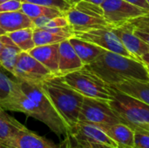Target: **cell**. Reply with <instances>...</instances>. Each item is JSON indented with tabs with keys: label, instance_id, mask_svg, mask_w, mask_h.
<instances>
[{
	"label": "cell",
	"instance_id": "obj_41",
	"mask_svg": "<svg viewBox=\"0 0 149 148\" xmlns=\"http://www.w3.org/2000/svg\"><path fill=\"white\" fill-rule=\"evenodd\" d=\"M117 148H127V147H123V146H120V145H118V147Z\"/></svg>",
	"mask_w": 149,
	"mask_h": 148
},
{
	"label": "cell",
	"instance_id": "obj_6",
	"mask_svg": "<svg viewBox=\"0 0 149 148\" xmlns=\"http://www.w3.org/2000/svg\"><path fill=\"white\" fill-rule=\"evenodd\" d=\"M63 77L72 88L84 97L105 100L112 99L111 86L85 66Z\"/></svg>",
	"mask_w": 149,
	"mask_h": 148
},
{
	"label": "cell",
	"instance_id": "obj_43",
	"mask_svg": "<svg viewBox=\"0 0 149 148\" xmlns=\"http://www.w3.org/2000/svg\"><path fill=\"white\" fill-rule=\"evenodd\" d=\"M5 1H8V0H0V3H3Z\"/></svg>",
	"mask_w": 149,
	"mask_h": 148
},
{
	"label": "cell",
	"instance_id": "obj_45",
	"mask_svg": "<svg viewBox=\"0 0 149 148\" xmlns=\"http://www.w3.org/2000/svg\"><path fill=\"white\" fill-rule=\"evenodd\" d=\"M146 1H147V3H148V5H149V0H146Z\"/></svg>",
	"mask_w": 149,
	"mask_h": 148
},
{
	"label": "cell",
	"instance_id": "obj_7",
	"mask_svg": "<svg viewBox=\"0 0 149 148\" xmlns=\"http://www.w3.org/2000/svg\"><path fill=\"white\" fill-rule=\"evenodd\" d=\"M79 121L94 126L122 123L121 120L111 107L109 100L88 97H84Z\"/></svg>",
	"mask_w": 149,
	"mask_h": 148
},
{
	"label": "cell",
	"instance_id": "obj_24",
	"mask_svg": "<svg viewBox=\"0 0 149 148\" xmlns=\"http://www.w3.org/2000/svg\"><path fill=\"white\" fill-rule=\"evenodd\" d=\"M13 43L22 51L28 52L35 47L33 40V28H25L6 33Z\"/></svg>",
	"mask_w": 149,
	"mask_h": 148
},
{
	"label": "cell",
	"instance_id": "obj_26",
	"mask_svg": "<svg viewBox=\"0 0 149 148\" xmlns=\"http://www.w3.org/2000/svg\"><path fill=\"white\" fill-rule=\"evenodd\" d=\"M21 3H35V4H41L57 8L60 10L62 12H65L68 10L72 4L65 0H18Z\"/></svg>",
	"mask_w": 149,
	"mask_h": 148
},
{
	"label": "cell",
	"instance_id": "obj_36",
	"mask_svg": "<svg viewBox=\"0 0 149 148\" xmlns=\"http://www.w3.org/2000/svg\"><path fill=\"white\" fill-rule=\"evenodd\" d=\"M133 130L134 128H141V129H144L146 131L149 132V124H141V125H133L130 126Z\"/></svg>",
	"mask_w": 149,
	"mask_h": 148
},
{
	"label": "cell",
	"instance_id": "obj_9",
	"mask_svg": "<svg viewBox=\"0 0 149 148\" xmlns=\"http://www.w3.org/2000/svg\"><path fill=\"white\" fill-rule=\"evenodd\" d=\"M16 79L41 84L53 74L39 61L26 51H21L14 69Z\"/></svg>",
	"mask_w": 149,
	"mask_h": 148
},
{
	"label": "cell",
	"instance_id": "obj_5",
	"mask_svg": "<svg viewBox=\"0 0 149 148\" xmlns=\"http://www.w3.org/2000/svg\"><path fill=\"white\" fill-rule=\"evenodd\" d=\"M23 92L32 99L47 119V127L58 136L65 135L68 126L57 112L48 95L45 93L40 84L16 79Z\"/></svg>",
	"mask_w": 149,
	"mask_h": 148
},
{
	"label": "cell",
	"instance_id": "obj_44",
	"mask_svg": "<svg viewBox=\"0 0 149 148\" xmlns=\"http://www.w3.org/2000/svg\"><path fill=\"white\" fill-rule=\"evenodd\" d=\"M65 1H67V2H69L70 3H72V0H65Z\"/></svg>",
	"mask_w": 149,
	"mask_h": 148
},
{
	"label": "cell",
	"instance_id": "obj_4",
	"mask_svg": "<svg viewBox=\"0 0 149 148\" xmlns=\"http://www.w3.org/2000/svg\"><path fill=\"white\" fill-rule=\"evenodd\" d=\"M109 104L122 123L129 127L133 125L149 124V105L112 87Z\"/></svg>",
	"mask_w": 149,
	"mask_h": 148
},
{
	"label": "cell",
	"instance_id": "obj_22",
	"mask_svg": "<svg viewBox=\"0 0 149 148\" xmlns=\"http://www.w3.org/2000/svg\"><path fill=\"white\" fill-rule=\"evenodd\" d=\"M16 147L17 148H62L28 128L19 133L16 140Z\"/></svg>",
	"mask_w": 149,
	"mask_h": 148
},
{
	"label": "cell",
	"instance_id": "obj_32",
	"mask_svg": "<svg viewBox=\"0 0 149 148\" xmlns=\"http://www.w3.org/2000/svg\"><path fill=\"white\" fill-rule=\"evenodd\" d=\"M50 19H52V18L47 17H38L32 18L31 21L33 23L34 28H43L47 24V23L50 21Z\"/></svg>",
	"mask_w": 149,
	"mask_h": 148
},
{
	"label": "cell",
	"instance_id": "obj_10",
	"mask_svg": "<svg viewBox=\"0 0 149 148\" xmlns=\"http://www.w3.org/2000/svg\"><path fill=\"white\" fill-rule=\"evenodd\" d=\"M74 36L91 42L104 50L133 58L127 51L120 38L113 32L111 27L93 29L87 31H74Z\"/></svg>",
	"mask_w": 149,
	"mask_h": 148
},
{
	"label": "cell",
	"instance_id": "obj_18",
	"mask_svg": "<svg viewBox=\"0 0 149 148\" xmlns=\"http://www.w3.org/2000/svg\"><path fill=\"white\" fill-rule=\"evenodd\" d=\"M0 27L9 33L21 29L34 28L31 19L21 10L10 12H0Z\"/></svg>",
	"mask_w": 149,
	"mask_h": 148
},
{
	"label": "cell",
	"instance_id": "obj_31",
	"mask_svg": "<svg viewBox=\"0 0 149 148\" xmlns=\"http://www.w3.org/2000/svg\"><path fill=\"white\" fill-rule=\"evenodd\" d=\"M67 25H69V23L66 17H65V15H62L50 19L47 24L43 28H60V27H65Z\"/></svg>",
	"mask_w": 149,
	"mask_h": 148
},
{
	"label": "cell",
	"instance_id": "obj_42",
	"mask_svg": "<svg viewBox=\"0 0 149 148\" xmlns=\"http://www.w3.org/2000/svg\"><path fill=\"white\" fill-rule=\"evenodd\" d=\"M146 67H147V70H148V72L149 75V65H146Z\"/></svg>",
	"mask_w": 149,
	"mask_h": 148
},
{
	"label": "cell",
	"instance_id": "obj_14",
	"mask_svg": "<svg viewBox=\"0 0 149 148\" xmlns=\"http://www.w3.org/2000/svg\"><path fill=\"white\" fill-rule=\"evenodd\" d=\"M84 67L69 39L59 43L58 46V73L65 76Z\"/></svg>",
	"mask_w": 149,
	"mask_h": 148
},
{
	"label": "cell",
	"instance_id": "obj_34",
	"mask_svg": "<svg viewBox=\"0 0 149 148\" xmlns=\"http://www.w3.org/2000/svg\"><path fill=\"white\" fill-rule=\"evenodd\" d=\"M134 33L139 37L141 38L142 40H144L147 44H149V32H147V31H141L139 29H136L134 27Z\"/></svg>",
	"mask_w": 149,
	"mask_h": 148
},
{
	"label": "cell",
	"instance_id": "obj_8",
	"mask_svg": "<svg viewBox=\"0 0 149 148\" xmlns=\"http://www.w3.org/2000/svg\"><path fill=\"white\" fill-rule=\"evenodd\" d=\"M100 6L104 12V18L111 28L118 27L134 18L149 13L125 0H104Z\"/></svg>",
	"mask_w": 149,
	"mask_h": 148
},
{
	"label": "cell",
	"instance_id": "obj_37",
	"mask_svg": "<svg viewBox=\"0 0 149 148\" xmlns=\"http://www.w3.org/2000/svg\"><path fill=\"white\" fill-rule=\"evenodd\" d=\"M141 62H142L146 65H149V51L141 57Z\"/></svg>",
	"mask_w": 149,
	"mask_h": 148
},
{
	"label": "cell",
	"instance_id": "obj_19",
	"mask_svg": "<svg viewBox=\"0 0 149 148\" xmlns=\"http://www.w3.org/2000/svg\"><path fill=\"white\" fill-rule=\"evenodd\" d=\"M69 41L84 65H89L95 61L106 51L91 42L75 36L70 38Z\"/></svg>",
	"mask_w": 149,
	"mask_h": 148
},
{
	"label": "cell",
	"instance_id": "obj_27",
	"mask_svg": "<svg viewBox=\"0 0 149 148\" xmlns=\"http://www.w3.org/2000/svg\"><path fill=\"white\" fill-rule=\"evenodd\" d=\"M134 147L149 148V132L141 129L134 128Z\"/></svg>",
	"mask_w": 149,
	"mask_h": 148
},
{
	"label": "cell",
	"instance_id": "obj_1",
	"mask_svg": "<svg viewBox=\"0 0 149 148\" xmlns=\"http://www.w3.org/2000/svg\"><path fill=\"white\" fill-rule=\"evenodd\" d=\"M84 66L111 86L127 79L149 81L145 64L107 50L95 61Z\"/></svg>",
	"mask_w": 149,
	"mask_h": 148
},
{
	"label": "cell",
	"instance_id": "obj_23",
	"mask_svg": "<svg viewBox=\"0 0 149 148\" xmlns=\"http://www.w3.org/2000/svg\"><path fill=\"white\" fill-rule=\"evenodd\" d=\"M21 10L24 12L31 19L38 17H47L53 18L64 15V12L57 8L29 3H22Z\"/></svg>",
	"mask_w": 149,
	"mask_h": 148
},
{
	"label": "cell",
	"instance_id": "obj_17",
	"mask_svg": "<svg viewBox=\"0 0 149 148\" xmlns=\"http://www.w3.org/2000/svg\"><path fill=\"white\" fill-rule=\"evenodd\" d=\"M118 145L127 148L134 147V131L123 123L102 124L96 126Z\"/></svg>",
	"mask_w": 149,
	"mask_h": 148
},
{
	"label": "cell",
	"instance_id": "obj_16",
	"mask_svg": "<svg viewBox=\"0 0 149 148\" xmlns=\"http://www.w3.org/2000/svg\"><path fill=\"white\" fill-rule=\"evenodd\" d=\"M58 46L59 43L35 46L28 51L34 58L44 65L53 75L58 73Z\"/></svg>",
	"mask_w": 149,
	"mask_h": 148
},
{
	"label": "cell",
	"instance_id": "obj_11",
	"mask_svg": "<svg viewBox=\"0 0 149 148\" xmlns=\"http://www.w3.org/2000/svg\"><path fill=\"white\" fill-rule=\"evenodd\" d=\"M111 30L134 58L141 61V57L149 51V44L134 33V26L130 22L111 28Z\"/></svg>",
	"mask_w": 149,
	"mask_h": 148
},
{
	"label": "cell",
	"instance_id": "obj_28",
	"mask_svg": "<svg viewBox=\"0 0 149 148\" xmlns=\"http://www.w3.org/2000/svg\"><path fill=\"white\" fill-rule=\"evenodd\" d=\"M12 80L0 69V101L8 97L11 91Z\"/></svg>",
	"mask_w": 149,
	"mask_h": 148
},
{
	"label": "cell",
	"instance_id": "obj_3",
	"mask_svg": "<svg viewBox=\"0 0 149 148\" xmlns=\"http://www.w3.org/2000/svg\"><path fill=\"white\" fill-rule=\"evenodd\" d=\"M62 148H117L118 144L98 126L78 121L70 126Z\"/></svg>",
	"mask_w": 149,
	"mask_h": 148
},
{
	"label": "cell",
	"instance_id": "obj_33",
	"mask_svg": "<svg viewBox=\"0 0 149 148\" xmlns=\"http://www.w3.org/2000/svg\"><path fill=\"white\" fill-rule=\"evenodd\" d=\"M125 1H127V2H128L134 5H136V6H138V7H140V8H141V9H143V10L149 12V5L146 0H125Z\"/></svg>",
	"mask_w": 149,
	"mask_h": 148
},
{
	"label": "cell",
	"instance_id": "obj_20",
	"mask_svg": "<svg viewBox=\"0 0 149 148\" xmlns=\"http://www.w3.org/2000/svg\"><path fill=\"white\" fill-rule=\"evenodd\" d=\"M112 87L149 105V81L127 79Z\"/></svg>",
	"mask_w": 149,
	"mask_h": 148
},
{
	"label": "cell",
	"instance_id": "obj_30",
	"mask_svg": "<svg viewBox=\"0 0 149 148\" xmlns=\"http://www.w3.org/2000/svg\"><path fill=\"white\" fill-rule=\"evenodd\" d=\"M22 3L18 0H8L0 3V12H10L21 10Z\"/></svg>",
	"mask_w": 149,
	"mask_h": 148
},
{
	"label": "cell",
	"instance_id": "obj_12",
	"mask_svg": "<svg viewBox=\"0 0 149 148\" xmlns=\"http://www.w3.org/2000/svg\"><path fill=\"white\" fill-rule=\"evenodd\" d=\"M64 15L73 31H87L93 29L109 27L105 19L99 18L81 11L76 9L73 5L68 10H66Z\"/></svg>",
	"mask_w": 149,
	"mask_h": 148
},
{
	"label": "cell",
	"instance_id": "obj_21",
	"mask_svg": "<svg viewBox=\"0 0 149 148\" xmlns=\"http://www.w3.org/2000/svg\"><path fill=\"white\" fill-rule=\"evenodd\" d=\"M3 42V50L0 53V66L13 75L17 58L22 51L6 35L0 36Z\"/></svg>",
	"mask_w": 149,
	"mask_h": 148
},
{
	"label": "cell",
	"instance_id": "obj_29",
	"mask_svg": "<svg viewBox=\"0 0 149 148\" xmlns=\"http://www.w3.org/2000/svg\"><path fill=\"white\" fill-rule=\"evenodd\" d=\"M136 29L149 32V13L129 21Z\"/></svg>",
	"mask_w": 149,
	"mask_h": 148
},
{
	"label": "cell",
	"instance_id": "obj_13",
	"mask_svg": "<svg viewBox=\"0 0 149 148\" xmlns=\"http://www.w3.org/2000/svg\"><path fill=\"white\" fill-rule=\"evenodd\" d=\"M74 36L71 25L60 28H33L35 46L60 43Z\"/></svg>",
	"mask_w": 149,
	"mask_h": 148
},
{
	"label": "cell",
	"instance_id": "obj_15",
	"mask_svg": "<svg viewBox=\"0 0 149 148\" xmlns=\"http://www.w3.org/2000/svg\"><path fill=\"white\" fill-rule=\"evenodd\" d=\"M26 127L5 113L0 106V142L17 148L16 140L21 131Z\"/></svg>",
	"mask_w": 149,
	"mask_h": 148
},
{
	"label": "cell",
	"instance_id": "obj_35",
	"mask_svg": "<svg viewBox=\"0 0 149 148\" xmlns=\"http://www.w3.org/2000/svg\"><path fill=\"white\" fill-rule=\"evenodd\" d=\"M80 1L90 2V3H96V4L100 5V4L103 3V1H104V0H72V5H73L74 3H78V2H80Z\"/></svg>",
	"mask_w": 149,
	"mask_h": 148
},
{
	"label": "cell",
	"instance_id": "obj_2",
	"mask_svg": "<svg viewBox=\"0 0 149 148\" xmlns=\"http://www.w3.org/2000/svg\"><path fill=\"white\" fill-rule=\"evenodd\" d=\"M40 85L68 127L76 124L84 96L72 88L61 75H53Z\"/></svg>",
	"mask_w": 149,
	"mask_h": 148
},
{
	"label": "cell",
	"instance_id": "obj_25",
	"mask_svg": "<svg viewBox=\"0 0 149 148\" xmlns=\"http://www.w3.org/2000/svg\"><path fill=\"white\" fill-rule=\"evenodd\" d=\"M73 6L86 13H88L93 17H99V18H104V12L100 5L90 3V2H86V1H80L73 4Z\"/></svg>",
	"mask_w": 149,
	"mask_h": 148
},
{
	"label": "cell",
	"instance_id": "obj_40",
	"mask_svg": "<svg viewBox=\"0 0 149 148\" xmlns=\"http://www.w3.org/2000/svg\"><path fill=\"white\" fill-rule=\"evenodd\" d=\"M4 34H6V33H5V31H3V29L0 27V36H2V35H4Z\"/></svg>",
	"mask_w": 149,
	"mask_h": 148
},
{
	"label": "cell",
	"instance_id": "obj_38",
	"mask_svg": "<svg viewBox=\"0 0 149 148\" xmlns=\"http://www.w3.org/2000/svg\"><path fill=\"white\" fill-rule=\"evenodd\" d=\"M0 148H15V147H10V146H8V145H6V144H3V143L0 142Z\"/></svg>",
	"mask_w": 149,
	"mask_h": 148
},
{
	"label": "cell",
	"instance_id": "obj_39",
	"mask_svg": "<svg viewBox=\"0 0 149 148\" xmlns=\"http://www.w3.org/2000/svg\"><path fill=\"white\" fill-rule=\"evenodd\" d=\"M3 42H2V40L0 38V53H1V51L3 50Z\"/></svg>",
	"mask_w": 149,
	"mask_h": 148
}]
</instances>
